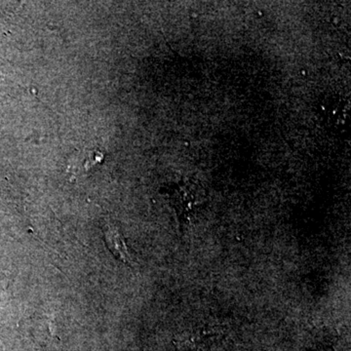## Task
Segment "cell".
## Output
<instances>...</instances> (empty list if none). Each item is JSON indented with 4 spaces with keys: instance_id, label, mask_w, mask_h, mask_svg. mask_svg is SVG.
<instances>
[{
    "instance_id": "1",
    "label": "cell",
    "mask_w": 351,
    "mask_h": 351,
    "mask_svg": "<svg viewBox=\"0 0 351 351\" xmlns=\"http://www.w3.org/2000/svg\"><path fill=\"white\" fill-rule=\"evenodd\" d=\"M106 242L112 255L125 263H132L131 255L125 240L120 234L119 230L110 226L105 232Z\"/></svg>"
}]
</instances>
